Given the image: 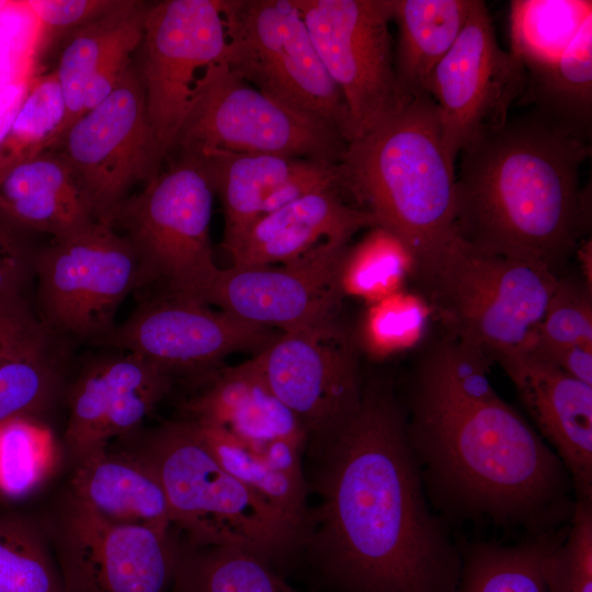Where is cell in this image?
<instances>
[{"mask_svg": "<svg viewBox=\"0 0 592 592\" xmlns=\"http://www.w3.org/2000/svg\"><path fill=\"white\" fill-rule=\"evenodd\" d=\"M525 82L522 62L498 44L486 2L473 0L460 34L425 87L436 105L444 149L454 163L467 145L506 122Z\"/></svg>", "mask_w": 592, "mask_h": 592, "instance_id": "obj_15", "label": "cell"}, {"mask_svg": "<svg viewBox=\"0 0 592 592\" xmlns=\"http://www.w3.org/2000/svg\"><path fill=\"white\" fill-rule=\"evenodd\" d=\"M147 5L145 1L118 0L111 10L65 37L53 70L66 104L57 141L81 116L83 90L102 100L132 66V56L141 43Z\"/></svg>", "mask_w": 592, "mask_h": 592, "instance_id": "obj_23", "label": "cell"}, {"mask_svg": "<svg viewBox=\"0 0 592 592\" xmlns=\"http://www.w3.org/2000/svg\"><path fill=\"white\" fill-rule=\"evenodd\" d=\"M118 0H24L41 32L39 56L59 36L66 37L111 10Z\"/></svg>", "mask_w": 592, "mask_h": 592, "instance_id": "obj_42", "label": "cell"}, {"mask_svg": "<svg viewBox=\"0 0 592 592\" xmlns=\"http://www.w3.org/2000/svg\"><path fill=\"white\" fill-rule=\"evenodd\" d=\"M349 246L329 241L291 263L220 269L198 300L282 332L333 320L344 296L340 271Z\"/></svg>", "mask_w": 592, "mask_h": 592, "instance_id": "obj_18", "label": "cell"}, {"mask_svg": "<svg viewBox=\"0 0 592 592\" xmlns=\"http://www.w3.org/2000/svg\"><path fill=\"white\" fill-rule=\"evenodd\" d=\"M348 107L351 141L410 100L398 89L389 24L392 0H294ZM350 143V141H349Z\"/></svg>", "mask_w": 592, "mask_h": 592, "instance_id": "obj_13", "label": "cell"}, {"mask_svg": "<svg viewBox=\"0 0 592 592\" xmlns=\"http://www.w3.org/2000/svg\"><path fill=\"white\" fill-rule=\"evenodd\" d=\"M491 362L447 335L417 365L403 409L425 492L445 519L521 530L527 538L556 532L574 506L569 474L494 390Z\"/></svg>", "mask_w": 592, "mask_h": 592, "instance_id": "obj_2", "label": "cell"}, {"mask_svg": "<svg viewBox=\"0 0 592 592\" xmlns=\"http://www.w3.org/2000/svg\"><path fill=\"white\" fill-rule=\"evenodd\" d=\"M50 332L25 296L0 297V363L52 349Z\"/></svg>", "mask_w": 592, "mask_h": 592, "instance_id": "obj_40", "label": "cell"}, {"mask_svg": "<svg viewBox=\"0 0 592 592\" xmlns=\"http://www.w3.org/2000/svg\"><path fill=\"white\" fill-rule=\"evenodd\" d=\"M473 0H392L398 27L394 68L406 99L425 92L428 80L460 34Z\"/></svg>", "mask_w": 592, "mask_h": 592, "instance_id": "obj_27", "label": "cell"}, {"mask_svg": "<svg viewBox=\"0 0 592 592\" xmlns=\"http://www.w3.org/2000/svg\"><path fill=\"white\" fill-rule=\"evenodd\" d=\"M172 375L127 353L98 358L70 390L64 451L72 468L135 432L169 392Z\"/></svg>", "mask_w": 592, "mask_h": 592, "instance_id": "obj_19", "label": "cell"}, {"mask_svg": "<svg viewBox=\"0 0 592 592\" xmlns=\"http://www.w3.org/2000/svg\"><path fill=\"white\" fill-rule=\"evenodd\" d=\"M0 592H64L43 522L0 514Z\"/></svg>", "mask_w": 592, "mask_h": 592, "instance_id": "obj_33", "label": "cell"}, {"mask_svg": "<svg viewBox=\"0 0 592 592\" xmlns=\"http://www.w3.org/2000/svg\"><path fill=\"white\" fill-rule=\"evenodd\" d=\"M52 150L72 167L95 219L111 223L130 189L149 181L163 161L136 66L106 99L73 122Z\"/></svg>", "mask_w": 592, "mask_h": 592, "instance_id": "obj_14", "label": "cell"}, {"mask_svg": "<svg viewBox=\"0 0 592 592\" xmlns=\"http://www.w3.org/2000/svg\"><path fill=\"white\" fill-rule=\"evenodd\" d=\"M34 277L42 321L50 330L95 343L116 326L124 299L147 285L129 239L98 219L39 248Z\"/></svg>", "mask_w": 592, "mask_h": 592, "instance_id": "obj_9", "label": "cell"}, {"mask_svg": "<svg viewBox=\"0 0 592 592\" xmlns=\"http://www.w3.org/2000/svg\"><path fill=\"white\" fill-rule=\"evenodd\" d=\"M65 117V99L55 72H37L0 146V175L19 162L50 150Z\"/></svg>", "mask_w": 592, "mask_h": 592, "instance_id": "obj_36", "label": "cell"}, {"mask_svg": "<svg viewBox=\"0 0 592 592\" xmlns=\"http://www.w3.org/2000/svg\"><path fill=\"white\" fill-rule=\"evenodd\" d=\"M415 275L447 335L492 361L530 340L559 281L546 265L480 250L456 232Z\"/></svg>", "mask_w": 592, "mask_h": 592, "instance_id": "obj_6", "label": "cell"}, {"mask_svg": "<svg viewBox=\"0 0 592 592\" xmlns=\"http://www.w3.org/2000/svg\"><path fill=\"white\" fill-rule=\"evenodd\" d=\"M493 361L513 383L537 433L562 462L574 500L592 501V386L524 348Z\"/></svg>", "mask_w": 592, "mask_h": 592, "instance_id": "obj_21", "label": "cell"}, {"mask_svg": "<svg viewBox=\"0 0 592 592\" xmlns=\"http://www.w3.org/2000/svg\"><path fill=\"white\" fill-rule=\"evenodd\" d=\"M214 195L201 157L178 152L144 190L116 208L111 223L134 246L146 286L200 299L212 285L220 270L209 234Z\"/></svg>", "mask_w": 592, "mask_h": 592, "instance_id": "obj_7", "label": "cell"}, {"mask_svg": "<svg viewBox=\"0 0 592 592\" xmlns=\"http://www.w3.org/2000/svg\"><path fill=\"white\" fill-rule=\"evenodd\" d=\"M136 68L148 121L164 159L209 71L226 59L224 0L147 5Z\"/></svg>", "mask_w": 592, "mask_h": 592, "instance_id": "obj_11", "label": "cell"}, {"mask_svg": "<svg viewBox=\"0 0 592 592\" xmlns=\"http://www.w3.org/2000/svg\"><path fill=\"white\" fill-rule=\"evenodd\" d=\"M591 145L536 112L508 118L460 152L455 232L474 247L555 271L590 220L579 172Z\"/></svg>", "mask_w": 592, "mask_h": 592, "instance_id": "obj_3", "label": "cell"}, {"mask_svg": "<svg viewBox=\"0 0 592 592\" xmlns=\"http://www.w3.org/2000/svg\"><path fill=\"white\" fill-rule=\"evenodd\" d=\"M34 235L0 209V297L25 296L39 249Z\"/></svg>", "mask_w": 592, "mask_h": 592, "instance_id": "obj_41", "label": "cell"}, {"mask_svg": "<svg viewBox=\"0 0 592 592\" xmlns=\"http://www.w3.org/2000/svg\"><path fill=\"white\" fill-rule=\"evenodd\" d=\"M340 164L344 193L405 242L415 273L454 237L455 163L426 92L348 143Z\"/></svg>", "mask_w": 592, "mask_h": 592, "instance_id": "obj_4", "label": "cell"}, {"mask_svg": "<svg viewBox=\"0 0 592 592\" xmlns=\"http://www.w3.org/2000/svg\"><path fill=\"white\" fill-rule=\"evenodd\" d=\"M133 452L160 480L186 542L243 549L283 576L301 556L303 531L228 473L190 419L156 428Z\"/></svg>", "mask_w": 592, "mask_h": 592, "instance_id": "obj_5", "label": "cell"}, {"mask_svg": "<svg viewBox=\"0 0 592 592\" xmlns=\"http://www.w3.org/2000/svg\"><path fill=\"white\" fill-rule=\"evenodd\" d=\"M375 226L373 215L346 203L342 192L311 193L261 216L230 255L231 266L291 263L326 242L350 243L356 232Z\"/></svg>", "mask_w": 592, "mask_h": 592, "instance_id": "obj_24", "label": "cell"}, {"mask_svg": "<svg viewBox=\"0 0 592 592\" xmlns=\"http://www.w3.org/2000/svg\"><path fill=\"white\" fill-rule=\"evenodd\" d=\"M278 333L196 298L159 293L98 343L138 355L172 375L208 371L231 353H259Z\"/></svg>", "mask_w": 592, "mask_h": 592, "instance_id": "obj_17", "label": "cell"}, {"mask_svg": "<svg viewBox=\"0 0 592 592\" xmlns=\"http://www.w3.org/2000/svg\"><path fill=\"white\" fill-rule=\"evenodd\" d=\"M522 348L547 362L569 350L592 349L591 287L559 278L543 319Z\"/></svg>", "mask_w": 592, "mask_h": 592, "instance_id": "obj_37", "label": "cell"}, {"mask_svg": "<svg viewBox=\"0 0 592 592\" xmlns=\"http://www.w3.org/2000/svg\"><path fill=\"white\" fill-rule=\"evenodd\" d=\"M253 358L274 395L306 428L308 442L335 431L361 401L356 348L335 319L281 331Z\"/></svg>", "mask_w": 592, "mask_h": 592, "instance_id": "obj_16", "label": "cell"}, {"mask_svg": "<svg viewBox=\"0 0 592 592\" xmlns=\"http://www.w3.org/2000/svg\"><path fill=\"white\" fill-rule=\"evenodd\" d=\"M556 532L517 544L460 542L462 568L456 592H547L543 565L563 538Z\"/></svg>", "mask_w": 592, "mask_h": 592, "instance_id": "obj_29", "label": "cell"}, {"mask_svg": "<svg viewBox=\"0 0 592 592\" xmlns=\"http://www.w3.org/2000/svg\"><path fill=\"white\" fill-rule=\"evenodd\" d=\"M431 314L424 296L390 294L369 305L361 323V345L376 360L409 350L422 340Z\"/></svg>", "mask_w": 592, "mask_h": 592, "instance_id": "obj_38", "label": "cell"}, {"mask_svg": "<svg viewBox=\"0 0 592 592\" xmlns=\"http://www.w3.org/2000/svg\"><path fill=\"white\" fill-rule=\"evenodd\" d=\"M547 592H592V501L576 500L563 538L543 565Z\"/></svg>", "mask_w": 592, "mask_h": 592, "instance_id": "obj_39", "label": "cell"}, {"mask_svg": "<svg viewBox=\"0 0 592 592\" xmlns=\"http://www.w3.org/2000/svg\"><path fill=\"white\" fill-rule=\"evenodd\" d=\"M307 446L319 501L301 555L326 592H456L460 545L430 506L391 386L363 384L352 415Z\"/></svg>", "mask_w": 592, "mask_h": 592, "instance_id": "obj_1", "label": "cell"}, {"mask_svg": "<svg viewBox=\"0 0 592 592\" xmlns=\"http://www.w3.org/2000/svg\"><path fill=\"white\" fill-rule=\"evenodd\" d=\"M590 15V0H513L510 52L526 72L544 68L562 55Z\"/></svg>", "mask_w": 592, "mask_h": 592, "instance_id": "obj_31", "label": "cell"}, {"mask_svg": "<svg viewBox=\"0 0 592 592\" xmlns=\"http://www.w3.org/2000/svg\"><path fill=\"white\" fill-rule=\"evenodd\" d=\"M171 592H303L255 555L230 546L196 545L178 533Z\"/></svg>", "mask_w": 592, "mask_h": 592, "instance_id": "obj_30", "label": "cell"}, {"mask_svg": "<svg viewBox=\"0 0 592 592\" xmlns=\"http://www.w3.org/2000/svg\"><path fill=\"white\" fill-rule=\"evenodd\" d=\"M43 525L64 592H169L178 555L177 530L115 523L68 491Z\"/></svg>", "mask_w": 592, "mask_h": 592, "instance_id": "obj_12", "label": "cell"}, {"mask_svg": "<svg viewBox=\"0 0 592 592\" xmlns=\"http://www.w3.org/2000/svg\"><path fill=\"white\" fill-rule=\"evenodd\" d=\"M67 491L105 520L174 530L160 480L133 451L106 449L80 463L73 467Z\"/></svg>", "mask_w": 592, "mask_h": 592, "instance_id": "obj_26", "label": "cell"}, {"mask_svg": "<svg viewBox=\"0 0 592 592\" xmlns=\"http://www.w3.org/2000/svg\"><path fill=\"white\" fill-rule=\"evenodd\" d=\"M229 69L270 98L351 141L344 99L294 0H224Z\"/></svg>", "mask_w": 592, "mask_h": 592, "instance_id": "obj_8", "label": "cell"}, {"mask_svg": "<svg viewBox=\"0 0 592 592\" xmlns=\"http://www.w3.org/2000/svg\"><path fill=\"white\" fill-rule=\"evenodd\" d=\"M35 75L11 81L0 90V146L12 127Z\"/></svg>", "mask_w": 592, "mask_h": 592, "instance_id": "obj_43", "label": "cell"}, {"mask_svg": "<svg viewBox=\"0 0 592 592\" xmlns=\"http://www.w3.org/2000/svg\"><path fill=\"white\" fill-rule=\"evenodd\" d=\"M203 160L224 209L223 247L231 255L249 228L263 215L334 181L330 162L275 155L228 151L193 153Z\"/></svg>", "mask_w": 592, "mask_h": 592, "instance_id": "obj_22", "label": "cell"}, {"mask_svg": "<svg viewBox=\"0 0 592 592\" xmlns=\"http://www.w3.org/2000/svg\"><path fill=\"white\" fill-rule=\"evenodd\" d=\"M417 260L405 242L389 230L375 226L353 246L341 264L343 295L377 301L401 291L409 275H414Z\"/></svg>", "mask_w": 592, "mask_h": 592, "instance_id": "obj_34", "label": "cell"}, {"mask_svg": "<svg viewBox=\"0 0 592 592\" xmlns=\"http://www.w3.org/2000/svg\"><path fill=\"white\" fill-rule=\"evenodd\" d=\"M519 102L544 121L590 144L592 135V15L553 64L526 72Z\"/></svg>", "mask_w": 592, "mask_h": 592, "instance_id": "obj_28", "label": "cell"}, {"mask_svg": "<svg viewBox=\"0 0 592 592\" xmlns=\"http://www.w3.org/2000/svg\"><path fill=\"white\" fill-rule=\"evenodd\" d=\"M0 209L33 234L66 236L95 220L66 158L47 150L0 175Z\"/></svg>", "mask_w": 592, "mask_h": 592, "instance_id": "obj_25", "label": "cell"}, {"mask_svg": "<svg viewBox=\"0 0 592 592\" xmlns=\"http://www.w3.org/2000/svg\"><path fill=\"white\" fill-rule=\"evenodd\" d=\"M189 419V418H187ZM217 462L263 501L299 527L305 536L309 487L305 475L284 471L219 429L194 421Z\"/></svg>", "mask_w": 592, "mask_h": 592, "instance_id": "obj_32", "label": "cell"}, {"mask_svg": "<svg viewBox=\"0 0 592 592\" xmlns=\"http://www.w3.org/2000/svg\"><path fill=\"white\" fill-rule=\"evenodd\" d=\"M184 410L186 418L219 429L277 468L305 474L307 430L271 390L254 358L220 371Z\"/></svg>", "mask_w": 592, "mask_h": 592, "instance_id": "obj_20", "label": "cell"}, {"mask_svg": "<svg viewBox=\"0 0 592 592\" xmlns=\"http://www.w3.org/2000/svg\"><path fill=\"white\" fill-rule=\"evenodd\" d=\"M346 144L329 124L270 98L242 80L225 59L207 75L172 150L185 153L219 150L340 162Z\"/></svg>", "mask_w": 592, "mask_h": 592, "instance_id": "obj_10", "label": "cell"}, {"mask_svg": "<svg viewBox=\"0 0 592 592\" xmlns=\"http://www.w3.org/2000/svg\"><path fill=\"white\" fill-rule=\"evenodd\" d=\"M59 447L39 418L0 422V493L24 499L38 490L59 464Z\"/></svg>", "mask_w": 592, "mask_h": 592, "instance_id": "obj_35", "label": "cell"}]
</instances>
